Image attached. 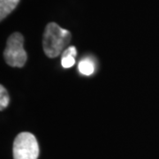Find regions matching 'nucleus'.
Wrapping results in <instances>:
<instances>
[{
	"label": "nucleus",
	"mask_w": 159,
	"mask_h": 159,
	"mask_svg": "<svg viewBox=\"0 0 159 159\" xmlns=\"http://www.w3.org/2000/svg\"><path fill=\"white\" fill-rule=\"evenodd\" d=\"M20 0H0V20H3L18 6Z\"/></svg>",
	"instance_id": "obj_5"
},
{
	"label": "nucleus",
	"mask_w": 159,
	"mask_h": 159,
	"mask_svg": "<svg viewBox=\"0 0 159 159\" xmlns=\"http://www.w3.org/2000/svg\"><path fill=\"white\" fill-rule=\"evenodd\" d=\"M71 38L72 34L67 29H63L57 23H49L46 26L43 38V48L46 56L50 58L59 56L67 47Z\"/></svg>",
	"instance_id": "obj_1"
},
{
	"label": "nucleus",
	"mask_w": 159,
	"mask_h": 159,
	"mask_svg": "<svg viewBox=\"0 0 159 159\" xmlns=\"http://www.w3.org/2000/svg\"><path fill=\"white\" fill-rule=\"evenodd\" d=\"M13 159H37L39 145L36 138L31 133L22 132L14 139L12 145Z\"/></svg>",
	"instance_id": "obj_3"
},
{
	"label": "nucleus",
	"mask_w": 159,
	"mask_h": 159,
	"mask_svg": "<svg viewBox=\"0 0 159 159\" xmlns=\"http://www.w3.org/2000/svg\"><path fill=\"white\" fill-rule=\"evenodd\" d=\"M77 55V51L74 46H69L67 49L63 51L61 65L64 68H70L75 64V57Z\"/></svg>",
	"instance_id": "obj_4"
},
{
	"label": "nucleus",
	"mask_w": 159,
	"mask_h": 159,
	"mask_svg": "<svg viewBox=\"0 0 159 159\" xmlns=\"http://www.w3.org/2000/svg\"><path fill=\"white\" fill-rule=\"evenodd\" d=\"M10 102V97L7 93L6 89L3 85L0 86V110L6 109Z\"/></svg>",
	"instance_id": "obj_7"
},
{
	"label": "nucleus",
	"mask_w": 159,
	"mask_h": 159,
	"mask_svg": "<svg viewBox=\"0 0 159 159\" xmlns=\"http://www.w3.org/2000/svg\"><path fill=\"white\" fill-rule=\"evenodd\" d=\"M80 73L86 76H90L95 73V64L89 57L81 59L79 63Z\"/></svg>",
	"instance_id": "obj_6"
},
{
	"label": "nucleus",
	"mask_w": 159,
	"mask_h": 159,
	"mask_svg": "<svg viewBox=\"0 0 159 159\" xmlns=\"http://www.w3.org/2000/svg\"><path fill=\"white\" fill-rule=\"evenodd\" d=\"M4 57L11 67H23L27 62V52L24 49V37L20 33L11 34L6 42Z\"/></svg>",
	"instance_id": "obj_2"
}]
</instances>
